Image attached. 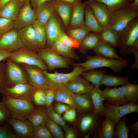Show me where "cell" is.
Instances as JSON below:
<instances>
[{"label": "cell", "instance_id": "f546056e", "mask_svg": "<svg viewBox=\"0 0 138 138\" xmlns=\"http://www.w3.org/2000/svg\"><path fill=\"white\" fill-rule=\"evenodd\" d=\"M92 50L97 55L103 57L118 59H123L117 54L114 48L100 40Z\"/></svg>", "mask_w": 138, "mask_h": 138}, {"label": "cell", "instance_id": "cb8c5ba5", "mask_svg": "<svg viewBox=\"0 0 138 138\" xmlns=\"http://www.w3.org/2000/svg\"><path fill=\"white\" fill-rule=\"evenodd\" d=\"M75 94L64 86L55 90V99L57 102L69 106L77 109L75 101Z\"/></svg>", "mask_w": 138, "mask_h": 138}, {"label": "cell", "instance_id": "ac0fdd59", "mask_svg": "<svg viewBox=\"0 0 138 138\" xmlns=\"http://www.w3.org/2000/svg\"><path fill=\"white\" fill-rule=\"evenodd\" d=\"M103 29L107 28L110 13L106 6L103 3L93 1L87 4Z\"/></svg>", "mask_w": 138, "mask_h": 138}, {"label": "cell", "instance_id": "91938a15", "mask_svg": "<svg viewBox=\"0 0 138 138\" xmlns=\"http://www.w3.org/2000/svg\"><path fill=\"white\" fill-rule=\"evenodd\" d=\"M34 7L36 10L42 4L51 0H31Z\"/></svg>", "mask_w": 138, "mask_h": 138}, {"label": "cell", "instance_id": "db71d44e", "mask_svg": "<svg viewBox=\"0 0 138 138\" xmlns=\"http://www.w3.org/2000/svg\"><path fill=\"white\" fill-rule=\"evenodd\" d=\"M131 54H133L135 57V61L132 65L131 68L132 69H138V40L133 45L131 51Z\"/></svg>", "mask_w": 138, "mask_h": 138}, {"label": "cell", "instance_id": "d6986e66", "mask_svg": "<svg viewBox=\"0 0 138 138\" xmlns=\"http://www.w3.org/2000/svg\"><path fill=\"white\" fill-rule=\"evenodd\" d=\"M65 86L75 94H89L95 87L80 75L69 82Z\"/></svg>", "mask_w": 138, "mask_h": 138}, {"label": "cell", "instance_id": "ba28073f", "mask_svg": "<svg viewBox=\"0 0 138 138\" xmlns=\"http://www.w3.org/2000/svg\"><path fill=\"white\" fill-rule=\"evenodd\" d=\"M105 108V117L112 120L116 125L119 120L128 114L138 112V103H127L125 104L115 105L106 101L103 102Z\"/></svg>", "mask_w": 138, "mask_h": 138}, {"label": "cell", "instance_id": "5bb4252c", "mask_svg": "<svg viewBox=\"0 0 138 138\" xmlns=\"http://www.w3.org/2000/svg\"><path fill=\"white\" fill-rule=\"evenodd\" d=\"M18 138H33L34 128L28 120H21L11 117L6 121Z\"/></svg>", "mask_w": 138, "mask_h": 138}, {"label": "cell", "instance_id": "681fc988", "mask_svg": "<svg viewBox=\"0 0 138 138\" xmlns=\"http://www.w3.org/2000/svg\"><path fill=\"white\" fill-rule=\"evenodd\" d=\"M10 117V113L7 107L3 102L0 101V125Z\"/></svg>", "mask_w": 138, "mask_h": 138}, {"label": "cell", "instance_id": "7402d4cb", "mask_svg": "<svg viewBox=\"0 0 138 138\" xmlns=\"http://www.w3.org/2000/svg\"><path fill=\"white\" fill-rule=\"evenodd\" d=\"M55 10L58 13L65 27H69L72 12L71 4L60 0H53Z\"/></svg>", "mask_w": 138, "mask_h": 138}, {"label": "cell", "instance_id": "be15d7a7", "mask_svg": "<svg viewBox=\"0 0 138 138\" xmlns=\"http://www.w3.org/2000/svg\"><path fill=\"white\" fill-rule=\"evenodd\" d=\"M62 1L69 3L71 4L73 3L75 0H60Z\"/></svg>", "mask_w": 138, "mask_h": 138}, {"label": "cell", "instance_id": "5b68a950", "mask_svg": "<svg viewBox=\"0 0 138 138\" xmlns=\"http://www.w3.org/2000/svg\"><path fill=\"white\" fill-rule=\"evenodd\" d=\"M6 60L17 63L34 66L43 71L48 69L46 64L37 53L26 47L11 52L10 56Z\"/></svg>", "mask_w": 138, "mask_h": 138}, {"label": "cell", "instance_id": "60d3db41", "mask_svg": "<svg viewBox=\"0 0 138 138\" xmlns=\"http://www.w3.org/2000/svg\"><path fill=\"white\" fill-rule=\"evenodd\" d=\"M126 117L122 118L116 126L114 138H128L129 130L126 124Z\"/></svg>", "mask_w": 138, "mask_h": 138}, {"label": "cell", "instance_id": "ffe728a7", "mask_svg": "<svg viewBox=\"0 0 138 138\" xmlns=\"http://www.w3.org/2000/svg\"><path fill=\"white\" fill-rule=\"evenodd\" d=\"M18 32L24 46L34 51L39 49L32 25L18 30Z\"/></svg>", "mask_w": 138, "mask_h": 138}, {"label": "cell", "instance_id": "d4e9b609", "mask_svg": "<svg viewBox=\"0 0 138 138\" xmlns=\"http://www.w3.org/2000/svg\"><path fill=\"white\" fill-rule=\"evenodd\" d=\"M116 125L108 117L102 120L96 131L98 138H114Z\"/></svg>", "mask_w": 138, "mask_h": 138}, {"label": "cell", "instance_id": "d590c367", "mask_svg": "<svg viewBox=\"0 0 138 138\" xmlns=\"http://www.w3.org/2000/svg\"><path fill=\"white\" fill-rule=\"evenodd\" d=\"M100 40L114 48L118 47L119 38L118 33L108 28L103 29L99 33Z\"/></svg>", "mask_w": 138, "mask_h": 138}, {"label": "cell", "instance_id": "1f68e13d", "mask_svg": "<svg viewBox=\"0 0 138 138\" xmlns=\"http://www.w3.org/2000/svg\"><path fill=\"white\" fill-rule=\"evenodd\" d=\"M100 40L99 33L91 32L83 39L78 48L81 53L85 54L88 51L93 49Z\"/></svg>", "mask_w": 138, "mask_h": 138}, {"label": "cell", "instance_id": "484cf974", "mask_svg": "<svg viewBox=\"0 0 138 138\" xmlns=\"http://www.w3.org/2000/svg\"><path fill=\"white\" fill-rule=\"evenodd\" d=\"M21 4L19 0H12L0 10V17L14 21L20 10Z\"/></svg>", "mask_w": 138, "mask_h": 138}, {"label": "cell", "instance_id": "f6af8a7d", "mask_svg": "<svg viewBox=\"0 0 138 138\" xmlns=\"http://www.w3.org/2000/svg\"><path fill=\"white\" fill-rule=\"evenodd\" d=\"M53 136L46 126L45 123L34 128L33 138H52Z\"/></svg>", "mask_w": 138, "mask_h": 138}, {"label": "cell", "instance_id": "e7e4bbea", "mask_svg": "<svg viewBox=\"0 0 138 138\" xmlns=\"http://www.w3.org/2000/svg\"><path fill=\"white\" fill-rule=\"evenodd\" d=\"M27 0H19L21 4L23 3H24L27 1Z\"/></svg>", "mask_w": 138, "mask_h": 138}, {"label": "cell", "instance_id": "6da1fadb", "mask_svg": "<svg viewBox=\"0 0 138 138\" xmlns=\"http://www.w3.org/2000/svg\"><path fill=\"white\" fill-rule=\"evenodd\" d=\"M86 58L87 59L86 61L79 63H73L72 65L81 66L85 69V71L99 68L108 67L114 72L118 73L120 72L123 68L128 66L130 62L129 59H110L97 55L95 56L87 55Z\"/></svg>", "mask_w": 138, "mask_h": 138}, {"label": "cell", "instance_id": "11a10c76", "mask_svg": "<svg viewBox=\"0 0 138 138\" xmlns=\"http://www.w3.org/2000/svg\"><path fill=\"white\" fill-rule=\"evenodd\" d=\"M71 108L68 105L58 102L55 104L53 108L57 113L61 115Z\"/></svg>", "mask_w": 138, "mask_h": 138}, {"label": "cell", "instance_id": "8d00e7d4", "mask_svg": "<svg viewBox=\"0 0 138 138\" xmlns=\"http://www.w3.org/2000/svg\"><path fill=\"white\" fill-rule=\"evenodd\" d=\"M35 38L39 49L45 47L47 43L45 31V26L36 20L32 24Z\"/></svg>", "mask_w": 138, "mask_h": 138}, {"label": "cell", "instance_id": "74e56055", "mask_svg": "<svg viewBox=\"0 0 138 138\" xmlns=\"http://www.w3.org/2000/svg\"><path fill=\"white\" fill-rule=\"evenodd\" d=\"M133 0H87L84 2L87 4L89 2L95 1L101 2L107 7L110 13L118 9L128 7Z\"/></svg>", "mask_w": 138, "mask_h": 138}, {"label": "cell", "instance_id": "6f0895ef", "mask_svg": "<svg viewBox=\"0 0 138 138\" xmlns=\"http://www.w3.org/2000/svg\"><path fill=\"white\" fill-rule=\"evenodd\" d=\"M11 54L10 52L4 50L0 49V62L8 58Z\"/></svg>", "mask_w": 138, "mask_h": 138}, {"label": "cell", "instance_id": "03108f58", "mask_svg": "<svg viewBox=\"0 0 138 138\" xmlns=\"http://www.w3.org/2000/svg\"><path fill=\"white\" fill-rule=\"evenodd\" d=\"M1 36V35H0V36Z\"/></svg>", "mask_w": 138, "mask_h": 138}, {"label": "cell", "instance_id": "4dcf8cb0", "mask_svg": "<svg viewBox=\"0 0 138 138\" xmlns=\"http://www.w3.org/2000/svg\"><path fill=\"white\" fill-rule=\"evenodd\" d=\"M128 103H137L138 85L129 82L118 88Z\"/></svg>", "mask_w": 138, "mask_h": 138}, {"label": "cell", "instance_id": "7bdbcfd3", "mask_svg": "<svg viewBox=\"0 0 138 138\" xmlns=\"http://www.w3.org/2000/svg\"><path fill=\"white\" fill-rule=\"evenodd\" d=\"M45 124L54 137L64 138L63 131L59 125L50 119L47 116L45 119Z\"/></svg>", "mask_w": 138, "mask_h": 138}, {"label": "cell", "instance_id": "ee69618b", "mask_svg": "<svg viewBox=\"0 0 138 138\" xmlns=\"http://www.w3.org/2000/svg\"><path fill=\"white\" fill-rule=\"evenodd\" d=\"M32 101L37 105L45 106L46 89L40 88L37 89L33 94Z\"/></svg>", "mask_w": 138, "mask_h": 138}, {"label": "cell", "instance_id": "f35d334b", "mask_svg": "<svg viewBox=\"0 0 138 138\" xmlns=\"http://www.w3.org/2000/svg\"><path fill=\"white\" fill-rule=\"evenodd\" d=\"M47 116L46 108L41 107L36 109L28 120L31 122L34 128H35L45 123Z\"/></svg>", "mask_w": 138, "mask_h": 138}, {"label": "cell", "instance_id": "8fae6325", "mask_svg": "<svg viewBox=\"0 0 138 138\" xmlns=\"http://www.w3.org/2000/svg\"><path fill=\"white\" fill-rule=\"evenodd\" d=\"M37 89L28 83H20L12 86H5L1 93L15 98L32 101L33 94Z\"/></svg>", "mask_w": 138, "mask_h": 138}, {"label": "cell", "instance_id": "836d02e7", "mask_svg": "<svg viewBox=\"0 0 138 138\" xmlns=\"http://www.w3.org/2000/svg\"><path fill=\"white\" fill-rule=\"evenodd\" d=\"M130 75L119 76L105 74L103 77L101 85L108 87L122 85L129 83Z\"/></svg>", "mask_w": 138, "mask_h": 138}, {"label": "cell", "instance_id": "7a4b0ae2", "mask_svg": "<svg viewBox=\"0 0 138 138\" xmlns=\"http://www.w3.org/2000/svg\"><path fill=\"white\" fill-rule=\"evenodd\" d=\"M2 95V101L8 110L11 117L21 120L28 119L36 109L32 100Z\"/></svg>", "mask_w": 138, "mask_h": 138}, {"label": "cell", "instance_id": "30bf717a", "mask_svg": "<svg viewBox=\"0 0 138 138\" xmlns=\"http://www.w3.org/2000/svg\"><path fill=\"white\" fill-rule=\"evenodd\" d=\"M5 63V77L6 86L20 83H28V78L16 63L6 60Z\"/></svg>", "mask_w": 138, "mask_h": 138}, {"label": "cell", "instance_id": "9a60e30c", "mask_svg": "<svg viewBox=\"0 0 138 138\" xmlns=\"http://www.w3.org/2000/svg\"><path fill=\"white\" fill-rule=\"evenodd\" d=\"M45 28L47 42L49 47L51 48L64 32L54 12L45 25Z\"/></svg>", "mask_w": 138, "mask_h": 138}, {"label": "cell", "instance_id": "52a82bcc", "mask_svg": "<svg viewBox=\"0 0 138 138\" xmlns=\"http://www.w3.org/2000/svg\"><path fill=\"white\" fill-rule=\"evenodd\" d=\"M36 51L50 71L57 68H69L73 64L71 60L61 56L51 48L39 49Z\"/></svg>", "mask_w": 138, "mask_h": 138}, {"label": "cell", "instance_id": "94428289", "mask_svg": "<svg viewBox=\"0 0 138 138\" xmlns=\"http://www.w3.org/2000/svg\"><path fill=\"white\" fill-rule=\"evenodd\" d=\"M128 7L133 9H138V0H133Z\"/></svg>", "mask_w": 138, "mask_h": 138}, {"label": "cell", "instance_id": "7dc6e473", "mask_svg": "<svg viewBox=\"0 0 138 138\" xmlns=\"http://www.w3.org/2000/svg\"><path fill=\"white\" fill-rule=\"evenodd\" d=\"M59 39L66 46L71 48H78L79 46V44L77 41L66 34L64 32L62 34Z\"/></svg>", "mask_w": 138, "mask_h": 138}, {"label": "cell", "instance_id": "816d5d0a", "mask_svg": "<svg viewBox=\"0 0 138 138\" xmlns=\"http://www.w3.org/2000/svg\"><path fill=\"white\" fill-rule=\"evenodd\" d=\"M55 90L51 88L46 89L45 106L48 107L51 106L55 97Z\"/></svg>", "mask_w": 138, "mask_h": 138}, {"label": "cell", "instance_id": "bcb514c9", "mask_svg": "<svg viewBox=\"0 0 138 138\" xmlns=\"http://www.w3.org/2000/svg\"><path fill=\"white\" fill-rule=\"evenodd\" d=\"M14 21L0 17V35L5 33L14 28Z\"/></svg>", "mask_w": 138, "mask_h": 138}, {"label": "cell", "instance_id": "8992f818", "mask_svg": "<svg viewBox=\"0 0 138 138\" xmlns=\"http://www.w3.org/2000/svg\"><path fill=\"white\" fill-rule=\"evenodd\" d=\"M73 70L70 72L64 73L55 72L54 73L43 71L47 82L50 88L54 90L65 86L70 81L85 71V69L79 65H74Z\"/></svg>", "mask_w": 138, "mask_h": 138}, {"label": "cell", "instance_id": "f907efd6", "mask_svg": "<svg viewBox=\"0 0 138 138\" xmlns=\"http://www.w3.org/2000/svg\"><path fill=\"white\" fill-rule=\"evenodd\" d=\"M76 114V109L71 108L64 113L63 118L65 120L68 122H73L75 119Z\"/></svg>", "mask_w": 138, "mask_h": 138}, {"label": "cell", "instance_id": "277c9868", "mask_svg": "<svg viewBox=\"0 0 138 138\" xmlns=\"http://www.w3.org/2000/svg\"><path fill=\"white\" fill-rule=\"evenodd\" d=\"M118 34V47L120 53L123 56L130 54L133 45L138 40V17L133 20Z\"/></svg>", "mask_w": 138, "mask_h": 138}, {"label": "cell", "instance_id": "2e32d148", "mask_svg": "<svg viewBox=\"0 0 138 138\" xmlns=\"http://www.w3.org/2000/svg\"><path fill=\"white\" fill-rule=\"evenodd\" d=\"M29 84L37 88H50L46 81L43 71L36 67L24 64Z\"/></svg>", "mask_w": 138, "mask_h": 138}, {"label": "cell", "instance_id": "9f6ffc18", "mask_svg": "<svg viewBox=\"0 0 138 138\" xmlns=\"http://www.w3.org/2000/svg\"><path fill=\"white\" fill-rule=\"evenodd\" d=\"M65 133L64 135L65 138H76L77 135L73 130L71 127L68 126L65 131Z\"/></svg>", "mask_w": 138, "mask_h": 138}, {"label": "cell", "instance_id": "f1b7e54d", "mask_svg": "<svg viewBox=\"0 0 138 138\" xmlns=\"http://www.w3.org/2000/svg\"><path fill=\"white\" fill-rule=\"evenodd\" d=\"M85 25L91 32L99 33L103 29L100 25L91 9L86 4L84 12Z\"/></svg>", "mask_w": 138, "mask_h": 138}, {"label": "cell", "instance_id": "603a6c76", "mask_svg": "<svg viewBox=\"0 0 138 138\" xmlns=\"http://www.w3.org/2000/svg\"><path fill=\"white\" fill-rule=\"evenodd\" d=\"M55 10L54 0L46 2L41 5L36 10V20L45 26Z\"/></svg>", "mask_w": 138, "mask_h": 138}, {"label": "cell", "instance_id": "b9f144b4", "mask_svg": "<svg viewBox=\"0 0 138 138\" xmlns=\"http://www.w3.org/2000/svg\"><path fill=\"white\" fill-rule=\"evenodd\" d=\"M46 111L48 117L52 121L61 126L65 131L68 126L61 115L57 113L51 106L46 107Z\"/></svg>", "mask_w": 138, "mask_h": 138}, {"label": "cell", "instance_id": "c3c4849f", "mask_svg": "<svg viewBox=\"0 0 138 138\" xmlns=\"http://www.w3.org/2000/svg\"><path fill=\"white\" fill-rule=\"evenodd\" d=\"M0 138H18L11 129V127L8 123L3 126L0 125Z\"/></svg>", "mask_w": 138, "mask_h": 138}, {"label": "cell", "instance_id": "3957f363", "mask_svg": "<svg viewBox=\"0 0 138 138\" xmlns=\"http://www.w3.org/2000/svg\"><path fill=\"white\" fill-rule=\"evenodd\" d=\"M138 16L137 9L128 7L118 9L110 13L107 28L118 33Z\"/></svg>", "mask_w": 138, "mask_h": 138}, {"label": "cell", "instance_id": "ab89813d", "mask_svg": "<svg viewBox=\"0 0 138 138\" xmlns=\"http://www.w3.org/2000/svg\"><path fill=\"white\" fill-rule=\"evenodd\" d=\"M90 31L85 26L83 27L69 29L67 31L68 35L80 44L82 41Z\"/></svg>", "mask_w": 138, "mask_h": 138}, {"label": "cell", "instance_id": "9c48e42d", "mask_svg": "<svg viewBox=\"0 0 138 138\" xmlns=\"http://www.w3.org/2000/svg\"><path fill=\"white\" fill-rule=\"evenodd\" d=\"M82 114L79 123V131L84 136L88 133L96 131L103 117L99 113L93 111Z\"/></svg>", "mask_w": 138, "mask_h": 138}, {"label": "cell", "instance_id": "e575fe53", "mask_svg": "<svg viewBox=\"0 0 138 138\" xmlns=\"http://www.w3.org/2000/svg\"><path fill=\"white\" fill-rule=\"evenodd\" d=\"M105 73L104 71L93 69L84 71L81 75L84 79L91 83L95 87L99 88Z\"/></svg>", "mask_w": 138, "mask_h": 138}, {"label": "cell", "instance_id": "6125c7cd", "mask_svg": "<svg viewBox=\"0 0 138 138\" xmlns=\"http://www.w3.org/2000/svg\"><path fill=\"white\" fill-rule=\"evenodd\" d=\"M11 0H0V10Z\"/></svg>", "mask_w": 138, "mask_h": 138}, {"label": "cell", "instance_id": "4fadbf2b", "mask_svg": "<svg viewBox=\"0 0 138 138\" xmlns=\"http://www.w3.org/2000/svg\"><path fill=\"white\" fill-rule=\"evenodd\" d=\"M24 47L17 31L14 28L0 37V49L11 53Z\"/></svg>", "mask_w": 138, "mask_h": 138}, {"label": "cell", "instance_id": "83f0119b", "mask_svg": "<svg viewBox=\"0 0 138 138\" xmlns=\"http://www.w3.org/2000/svg\"><path fill=\"white\" fill-rule=\"evenodd\" d=\"M75 103L81 113H86L93 111L94 107L89 94H75Z\"/></svg>", "mask_w": 138, "mask_h": 138}, {"label": "cell", "instance_id": "680465c9", "mask_svg": "<svg viewBox=\"0 0 138 138\" xmlns=\"http://www.w3.org/2000/svg\"><path fill=\"white\" fill-rule=\"evenodd\" d=\"M129 131H131L134 135L138 134V121L133 124H130L128 127Z\"/></svg>", "mask_w": 138, "mask_h": 138}, {"label": "cell", "instance_id": "e0dca14e", "mask_svg": "<svg viewBox=\"0 0 138 138\" xmlns=\"http://www.w3.org/2000/svg\"><path fill=\"white\" fill-rule=\"evenodd\" d=\"M71 4L72 9L69 29L85 26L84 12L86 4L82 0H75Z\"/></svg>", "mask_w": 138, "mask_h": 138}, {"label": "cell", "instance_id": "4316f807", "mask_svg": "<svg viewBox=\"0 0 138 138\" xmlns=\"http://www.w3.org/2000/svg\"><path fill=\"white\" fill-rule=\"evenodd\" d=\"M94 107L93 111L105 117V110L102 91L99 88L94 87L89 93Z\"/></svg>", "mask_w": 138, "mask_h": 138}, {"label": "cell", "instance_id": "f5cc1de1", "mask_svg": "<svg viewBox=\"0 0 138 138\" xmlns=\"http://www.w3.org/2000/svg\"><path fill=\"white\" fill-rule=\"evenodd\" d=\"M5 63L0 62V93H1L4 88L6 86L5 77Z\"/></svg>", "mask_w": 138, "mask_h": 138}, {"label": "cell", "instance_id": "44dd1931", "mask_svg": "<svg viewBox=\"0 0 138 138\" xmlns=\"http://www.w3.org/2000/svg\"><path fill=\"white\" fill-rule=\"evenodd\" d=\"M102 91L104 100L110 104L120 105L128 103L118 88L106 87Z\"/></svg>", "mask_w": 138, "mask_h": 138}, {"label": "cell", "instance_id": "7c38bea8", "mask_svg": "<svg viewBox=\"0 0 138 138\" xmlns=\"http://www.w3.org/2000/svg\"><path fill=\"white\" fill-rule=\"evenodd\" d=\"M36 19L35 10L32 8L29 0H27L14 21V28L19 30L31 25Z\"/></svg>", "mask_w": 138, "mask_h": 138}, {"label": "cell", "instance_id": "d6a6232c", "mask_svg": "<svg viewBox=\"0 0 138 138\" xmlns=\"http://www.w3.org/2000/svg\"><path fill=\"white\" fill-rule=\"evenodd\" d=\"M51 48L59 55L67 59L78 60L79 58L73 49L66 46L59 39L54 43Z\"/></svg>", "mask_w": 138, "mask_h": 138}]
</instances>
